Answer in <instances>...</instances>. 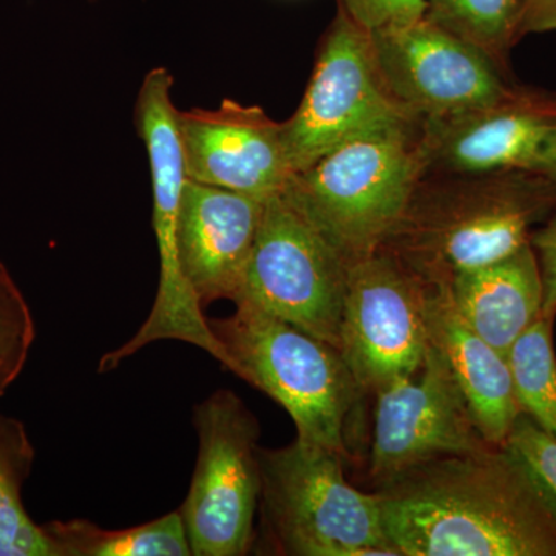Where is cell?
<instances>
[{
	"label": "cell",
	"mask_w": 556,
	"mask_h": 556,
	"mask_svg": "<svg viewBox=\"0 0 556 556\" xmlns=\"http://www.w3.org/2000/svg\"><path fill=\"white\" fill-rule=\"evenodd\" d=\"M522 36L556 31V0H519Z\"/></svg>",
	"instance_id": "obj_25"
},
{
	"label": "cell",
	"mask_w": 556,
	"mask_h": 556,
	"mask_svg": "<svg viewBox=\"0 0 556 556\" xmlns=\"http://www.w3.org/2000/svg\"><path fill=\"white\" fill-rule=\"evenodd\" d=\"M422 123L387 86L371 31L338 9L321 38L305 97L294 115L281 123L292 175L353 139Z\"/></svg>",
	"instance_id": "obj_6"
},
{
	"label": "cell",
	"mask_w": 556,
	"mask_h": 556,
	"mask_svg": "<svg viewBox=\"0 0 556 556\" xmlns=\"http://www.w3.org/2000/svg\"><path fill=\"white\" fill-rule=\"evenodd\" d=\"M345 460L298 438L287 447L258 450L262 554L402 556L378 495L346 481Z\"/></svg>",
	"instance_id": "obj_4"
},
{
	"label": "cell",
	"mask_w": 556,
	"mask_h": 556,
	"mask_svg": "<svg viewBox=\"0 0 556 556\" xmlns=\"http://www.w3.org/2000/svg\"><path fill=\"white\" fill-rule=\"evenodd\" d=\"M556 212V182L532 170L424 174L380 249L426 283H450L530 243Z\"/></svg>",
	"instance_id": "obj_2"
},
{
	"label": "cell",
	"mask_w": 556,
	"mask_h": 556,
	"mask_svg": "<svg viewBox=\"0 0 556 556\" xmlns=\"http://www.w3.org/2000/svg\"><path fill=\"white\" fill-rule=\"evenodd\" d=\"M177 119L192 181L265 201L291 178L283 126L260 105L223 100L217 109L178 110Z\"/></svg>",
	"instance_id": "obj_13"
},
{
	"label": "cell",
	"mask_w": 556,
	"mask_h": 556,
	"mask_svg": "<svg viewBox=\"0 0 556 556\" xmlns=\"http://www.w3.org/2000/svg\"><path fill=\"white\" fill-rule=\"evenodd\" d=\"M351 266L281 193L265 201L239 295L340 351Z\"/></svg>",
	"instance_id": "obj_8"
},
{
	"label": "cell",
	"mask_w": 556,
	"mask_h": 556,
	"mask_svg": "<svg viewBox=\"0 0 556 556\" xmlns=\"http://www.w3.org/2000/svg\"><path fill=\"white\" fill-rule=\"evenodd\" d=\"M33 457L24 426L0 416V556H56L46 526L36 525L22 503Z\"/></svg>",
	"instance_id": "obj_18"
},
{
	"label": "cell",
	"mask_w": 556,
	"mask_h": 556,
	"mask_svg": "<svg viewBox=\"0 0 556 556\" xmlns=\"http://www.w3.org/2000/svg\"><path fill=\"white\" fill-rule=\"evenodd\" d=\"M540 174L554 179L556 182V131L554 137L548 139L546 149H544L543 156H541L540 166L538 170Z\"/></svg>",
	"instance_id": "obj_26"
},
{
	"label": "cell",
	"mask_w": 556,
	"mask_h": 556,
	"mask_svg": "<svg viewBox=\"0 0 556 556\" xmlns=\"http://www.w3.org/2000/svg\"><path fill=\"white\" fill-rule=\"evenodd\" d=\"M422 124L353 139L291 175L285 197L353 268L371 257L426 174Z\"/></svg>",
	"instance_id": "obj_5"
},
{
	"label": "cell",
	"mask_w": 556,
	"mask_h": 556,
	"mask_svg": "<svg viewBox=\"0 0 556 556\" xmlns=\"http://www.w3.org/2000/svg\"><path fill=\"white\" fill-rule=\"evenodd\" d=\"M207 325L222 367L287 409L300 441L350 457L348 419L364 393L338 348L247 302Z\"/></svg>",
	"instance_id": "obj_3"
},
{
	"label": "cell",
	"mask_w": 556,
	"mask_h": 556,
	"mask_svg": "<svg viewBox=\"0 0 556 556\" xmlns=\"http://www.w3.org/2000/svg\"><path fill=\"white\" fill-rule=\"evenodd\" d=\"M2 394H3V391H2V390H0V396H2Z\"/></svg>",
	"instance_id": "obj_27"
},
{
	"label": "cell",
	"mask_w": 556,
	"mask_h": 556,
	"mask_svg": "<svg viewBox=\"0 0 556 556\" xmlns=\"http://www.w3.org/2000/svg\"><path fill=\"white\" fill-rule=\"evenodd\" d=\"M556 131V93L511 87L500 100L424 119L426 174L536 172Z\"/></svg>",
	"instance_id": "obj_12"
},
{
	"label": "cell",
	"mask_w": 556,
	"mask_h": 556,
	"mask_svg": "<svg viewBox=\"0 0 556 556\" xmlns=\"http://www.w3.org/2000/svg\"><path fill=\"white\" fill-rule=\"evenodd\" d=\"M46 526L56 556H190L188 535L179 510L146 525L105 530L87 519Z\"/></svg>",
	"instance_id": "obj_17"
},
{
	"label": "cell",
	"mask_w": 556,
	"mask_h": 556,
	"mask_svg": "<svg viewBox=\"0 0 556 556\" xmlns=\"http://www.w3.org/2000/svg\"><path fill=\"white\" fill-rule=\"evenodd\" d=\"M506 357L519 412L556 438L554 320L538 318Z\"/></svg>",
	"instance_id": "obj_20"
},
{
	"label": "cell",
	"mask_w": 556,
	"mask_h": 556,
	"mask_svg": "<svg viewBox=\"0 0 556 556\" xmlns=\"http://www.w3.org/2000/svg\"><path fill=\"white\" fill-rule=\"evenodd\" d=\"M503 447L525 468L556 521V438L519 413Z\"/></svg>",
	"instance_id": "obj_22"
},
{
	"label": "cell",
	"mask_w": 556,
	"mask_h": 556,
	"mask_svg": "<svg viewBox=\"0 0 556 556\" xmlns=\"http://www.w3.org/2000/svg\"><path fill=\"white\" fill-rule=\"evenodd\" d=\"M199 456L179 508L193 556H243L255 543L262 475L260 424L230 390L193 408Z\"/></svg>",
	"instance_id": "obj_7"
},
{
	"label": "cell",
	"mask_w": 556,
	"mask_h": 556,
	"mask_svg": "<svg viewBox=\"0 0 556 556\" xmlns=\"http://www.w3.org/2000/svg\"><path fill=\"white\" fill-rule=\"evenodd\" d=\"M426 317L428 340L447 362L482 437L504 445L521 413L507 357L464 320L450 283H426Z\"/></svg>",
	"instance_id": "obj_15"
},
{
	"label": "cell",
	"mask_w": 556,
	"mask_h": 556,
	"mask_svg": "<svg viewBox=\"0 0 556 556\" xmlns=\"http://www.w3.org/2000/svg\"><path fill=\"white\" fill-rule=\"evenodd\" d=\"M375 396L369 478L376 485L428 460L493 445L482 437L447 362L431 343L416 372Z\"/></svg>",
	"instance_id": "obj_10"
},
{
	"label": "cell",
	"mask_w": 556,
	"mask_h": 556,
	"mask_svg": "<svg viewBox=\"0 0 556 556\" xmlns=\"http://www.w3.org/2000/svg\"><path fill=\"white\" fill-rule=\"evenodd\" d=\"M35 340L30 305L0 260V390L3 393L24 371Z\"/></svg>",
	"instance_id": "obj_21"
},
{
	"label": "cell",
	"mask_w": 556,
	"mask_h": 556,
	"mask_svg": "<svg viewBox=\"0 0 556 556\" xmlns=\"http://www.w3.org/2000/svg\"><path fill=\"white\" fill-rule=\"evenodd\" d=\"M450 294L470 328L507 356L519 336L543 317V280L532 244L457 274Z\"/></svg>",
	"instance_id": "obj_16"
},
{
	"label": "cell",
	"mask_w": 556,
	"mask_h": 556,
	"mask_svg": "<svg viewBox=\"0 0 556 556\" xmlns=\"http://www.w3.org/2000/svg\"><path fill=\"white\" fill-rule=\"evenodd\" d=\"M371 39L387 86L422 121L490 104L514 87L484 53L426 16L371 31Z\"/></svg>",
	"instance_id": "obj_11"
},
{
	"label": "cell",
	"mask_w": 556,
	"mask_h": 556,
	"mask_svg": "<svg viewBox=\"0 0 556 556\" xmlns=\"http://www.w3.org/2000/svg\"><path fill=\"white\" fill-rule=\"evenodd\" d=\"M402 556H556V521L503 445L439 457L376 485Z\"/></svg>",
	"instance_id": "obj_1"
},
{
	"label": "cell",
	"mask_w": 556,
	"mask_h": 556,
	"mask_svg": "<svg viewBox=\"0 0 556 556\" xmlns=\"http://www.w3.org/2000/svg\"><path fill=\"white\" fill-rule=\"evenodd\" d=\"M428 345L426 281L386 249L356 263L348 278L340 353L362 393L412 376Z\"/></svg>",
	"instance_id": "obj_9"
},
{
	"label": "cell",
	"mask_w": 556,
	"mask_h": 556,
	"mask_svg": "<svg viewBox=\"0 0 556 556\" xmlns=\"http://www.w3.org/2000/svg\"><path fill=\"white\" fill-rule=\"evenodd\" d=\"M265 201L186 181L177 218L178 263L201 308L239 295Z\"/></svg>",
	"instance_id": "obj_14"
},
{
	"label": "cell",
	"mask_w": 556,
	"mask_h": 556,
	"mask_svg": "<svg viewBox=\"0 0 556 556\" xmlns=\"http://www.w3.org/2000/svg\"><path fill=\"white\" fill-rule=\"evenodd\" d=\"M426 17L510 72V51L525 38L519 0H426Z\"/></svg>",
	"instance_id": "obj_19"
},
{
	"label": "cell",
	"mask_w": 556,
	"mask_h": 556,
	"mask_svg": "<svg viewBox=\"0 0 556 556\" xmlns=\"http://www.w3.org/2000/svg\"><path fill=\"white\" fill-rule=\"evenodd\" d=\"M338 9L368 31L412 24L426 16V0H338Z\"/></svg>",
	"instance_id": "obj_23"
},
{
	"label": "cell",
	"mask_w": 556,
	"mask_h": 556,
	"mask_svg": "<svg viewBox=\"0 0 556 556\" xmlns=\"http://www.w3.org/2000/svg\"><path fill=\"white\" fill-rule=\"evenodd\" d=\"M530 244L535 251L543 280V317L554 320L556 317V212L533 230Z\"/></svg>",
	"instance_id": "obj_24"
}]
</instances>
